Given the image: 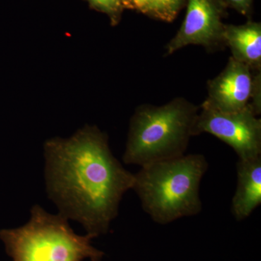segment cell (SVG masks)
Masks as SVG:
<instances>
[{
  "mask_svg": "<svg viewBox=\"0 0 261 261\" xmlns=\"http://www.w3.org/2000/svg\"><path fill=\"white\" fill-rule=\"evenodd\" d=\"M207 133L230 146L239 160L261 156V119L250 106L238 112L223 113L201 108L194 136Z\"/></svg>",
  "mask_w": 261,
  "mask_h": 261,
  "instance_id": "obj_5",
  "label": "cell"
},
{
  "mask_svg": "<svg viewBox=\"0 0 261 261\" xmlns=\"http://www.w3.org/2000/svg\"><path fill=\"white\" fill-rule=\"evenodd\" d=\"M259 85L261 72L252 71L230 57L224 69L207 82V96L200 107L223 113L238 112L248 106Z\"/></svg>",
  "mask_w": 261,
  "mask_h": 261,
  "instance_id": "obj_7",
  "label": "cell"
},
{
  "mask_svg": "<svg viewBox=\"0 0 261 261\" xmlns=\"http://www.w3.org/2000/svg\"><path fill=\"white\" fill-rule=\"evenodd\" d=\"M223 39L231 56L252 71L261 72V23L249 20L243 25L225 24Z\"/></svg>",
  "mask_w": 261,
  "mask_h": 261,
  "instance_id": "obj_9",
  "label": "cell"
},
{
  "mask_svg": "<svg viewBox=\"0 0 261 261\" xmlns=\"http://www.w3.org/2000/svg\"><path fill=\"white\" fill-rule=\"evenodd\" d=\"M236 190L231 200V213L238 221L247 219L261 204V156L238 160Z\"/></svg>",
  "mask_w": 261,
  "mask_h": 261,
  "instance_id": "obj_8",
  "label": "cell"
},
{
  "mask_svg": "<svg viewBox=\"0 0 261 261\" xmlns=\"http://www.w3.org/2000/svg\"><path fill=\"white\" fill-rule=\"evenodd\" d=\"M226 7H230L244 16L250 18L252 14L253 0H222Z\"/></svg>",
  "mask_w": 261,
  "mask_h": 261,
  "instance_id": "obj_12",
  "label": "cell"
},
{
  "mask_svg": "<svg viewBox=\"0 0 261 261\" xmlns=\"http://www.w3.org/2000/svg\"><path fill=\"white\" fill-rule=\"evenodd\" d=\"M187 0H154L149 17L166 22H172Z\"/></svg>",
  "mask_w": 261,
  "mask_h": 261,
  "instance_id": "obj_10",
  "label": "cell"
},
{
  "mask_svg": "<svg viewBox=\"0 0 261 261\" xmlns=\"http://www.w3.org/2000/svg\"><path fill=\"white\" fill-rule=\"evenodd\" d=\"M44 154L48 195L60 214L94 238L108 233L134 173L113 155L107 136L85 127L69 139L48 141Z\"/></svg>",
  "mask_w": 261,
  "mask_h": 261,
  "instance_id": "obj_1",
  "label": "cell"
},
{
  "mask_svg": "<svg viewBox=\"0 0 261 261\" xmlns=\"http://www.w3.org/2000/svg\"><path fill=\"white\" fill-rule=\"evenodd\" d=\"M154 0H125L124 7L138 10L144 14H150Z\"/></svg>",
  "mask_w": 261,
  "mask_h": 261,
  "instance_id": "obj_13",
  "label": "cell"
},
{
  "mask_svg": "<svg viewBox=\"0 0 261 261\" xmlns=\"http://www.w3.org/2000/svg\"><path fill=\"white\" fill-rule=\"evenodd\" d=\"M185 20L176 35L166 44L165 56L188 45H200L207 51L225 47L223 23L227 7L222 0H187Z\"/></svg>",
  "mask_w": 261,
  "mask_h": 261,
  "instance_id": "obj_6",
  "label": "cell"
},
{
  "mask_svg": "<svg viewBox=\"0 0 261 261\" xmlns=\"http://www.w3.org/2000/svg\"><path fill=\"white\" fill-rule=\"evenodd\" d=\"M94 8L106 13L111 18L113 23L118 21L123 8V0H88Z\"/></svg>",
  "mask_w": 261,
  "mask_h": 261,
  "instance_id": "obj_11",
  "label": "cell"
},
{
  "mask_svg": "<svg viewBox=\"0 0 261 261\" xmlns=\"http://www.w3.org/2000/svg\"><path fill=\"white\" fill-rule=\"evenodd\" d=\"M68 219L36 205L24 226L0 231V239L13 261H101L104 252L91 243L93 237L75 233Z\"/></svg>",
  "mask_w": 261,
  "mask_h": 261,
  "instance_id": "obj_4",
  "label": "cell"
},
{
  "mask_svg": "<svg viewBox=\"0 0 261 261\" xmlns=\"http://www.w3.org/2000/svg\"><path fill=\"white\" fill-rule=\"evenodd\" d=\"M200 107L176 97L161 106L142 105L130 121L125 164L143 166L185 155Z\"/></svg>",
  "mask_w": 261,
  "mask_h": 261,
  "instance_id": "obj_3",
  "label": "cell"
},
{
  "mask_svg": "<svg viewBox=\"0 0 261 261\" xmlns=\"http://www.w3.org/2000/svg\"><path fill=\"white\" fill-rule=\"evenodd\" d=\"M124 1H125V0H123V5H124ZM124 8H125V7H124Z\"/></svg>",
  "mask_w": 261,
  "mask_h": 261,
  "instance_id": "obj_14",
  "label": "cell"
},
{
  "mask_svg": "<svg viewBox=\"0 0 261 261\" xmlns=\"http://www.w3.org/2000/svg\"><path fill=\"white\" fill-rule=\"evenodd\" d=\"M207 169V159L201 154L150 163L134 173L132 190L154 222L170 224L200 214V183Z\"/></svg>",
  "mask_w": 261,
  "mask_h": 261,
  "instance_id": "obj_2",
  "label": "cell"
}]
</instances>
